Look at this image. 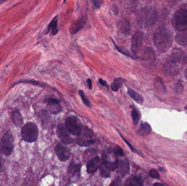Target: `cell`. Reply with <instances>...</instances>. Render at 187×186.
Returning <instances> with one entry per match:
<instances>
[{
	"label": "cell",
	"mask_w": 187,
	"mask_h": 186,
	"mask_svg": "<svg viewBox=\"0 0 187 186\" xmlns=\"http://www.w3.org/2000/svg\"><path fill=\"white\" fill-rule=\"evenodd\" d=\"M143 33L141 31L135 32L132 37L131 43V50L134 55L139 53L142 45Z\"/></svg>",
	"instance_id": "52a82bcc"
},
{
	"label": "cell",
	"mask_w": 187,
	"mask_h": 186,
	"mask_svg": "<svg viewBox=\"0 0 187 186\" xmlns=\"http://www.w3.org/2000/svg\"><path fill=\"white\" fill-rule=\"evenodd\" d=\"M128 93L131 98L133 99L135 101L137 102L138 103L141 104L144 101V99L141 95L131 88H128Z\"/></svg>",
	"instance_id": "cb8c5ba5"
},
{
	"label": "cell",
	"mask_w": 187,
	"mask_h": 186,
	"mask_svg": "<svg viewBox=\"0 0 187 186\" xmlns=\"http://www.w3.org/2000/svg\"><path fill=\"white\" fill-rule=\"evenodd\" d=\"M57 17H54V19L51 20L49 23L47 28L45 30L44 34H48L50 31H51V34L53 35H56L59 32V28L57 27Z\"/></svg>",
	"instance_id": "ac0fdd59"
},
{
	"label": "cell",
	"mask_w": 187,
	"mask_h": 186,
	"mask_svg": "<svg viewBox=\"0 0 187 186\" xmlns=\"http://www.w3.org/2000/svg\"><path fill=\"white\" fill-rule=\"evenodd\" d=\"M176 42L181 45H187V30L179 31L175 36Z\"/></svg>",
	"instance_id": "e0dca14e"
},
{
	"label": "cell",
	"mask_w": 187,
	"mask_h": 186,
	"mask_svg": "<svg viewBox=\"0 0 187 186\" xmlns=\"http://www.w3.org/2000/svg\"><path fill=\"white\" fill-rule=\"evenodd\" d=\"M22 138L28 143H33L36 140L38 135V129L37 125L33 122L26 123L21 131Z\"/></svg>",
	"instance_id": "3957f363"
},
{
	"label": "cell",
	"mask_w": 187,
	"mask_h": 186,
	"mask_svg": "<svg viewBox=\"0 0 187 186\" xmlns=\"http://www.w3.org/2000/svg\"><path fill=\"white\" fill-rule=\"evenodd\" d=\"M93 2L95 7L97 8H100L101 7V6H102V2L100 1L99 0H92Z\"/></svg>",
	"instance_id": "8d00e7d4"
},
{
	"label": "cell",
	"mask_w": 187,
	"mask_h": 186,
	"mask_svg": "<svg viewBox=\"0 0 187 186\" xmlns=\"http://www.w3.org/2000/svg\"><path fill=\"white\" fill-rule=\"evenodd\" d=\"M111 88L114 92H116L118 90L119 87H118V85L116 84V82H114L113 83H112L111 85Z\"/></svg>",
	"instance_id": "74e56055"
},
{
	"label": "cell",
	"mask_w": 187,
	"mask_h": 186,
	"mask_svg": "<svg viewBox=\"0 0 187 186\" xmlns=\"http://www.w3.org/2000/svg\"><path fill=\"white\" fill-rule=\"evenodd\" d=\"M101 166V161L99 157H95L88 161L87 165V170L88 174H93Z\"/></svg>",
	"instance_id": "4fadbf2b"
},
{
	"label": "cell",
	"mask_w": 187,
	"mask_h": 186,
	"mask_svg": "<svg viewBox=\"0 0 187 186\" xmlns=\"http://www.w3.org/2000/svg\"><path fill=\"white\" fill-rule=\"evenodd\" d=\"M99 82L100 84L102 85V86H106V87H108L107 86V82L105 81V80H103L102 79H100L99 80Z\"/></svg>",
	"instance_id": "ab89813d"
},
{
	"label": "cell",
	"mask_w": 187,
	"mask_h": 186,
	"mask_svg": "<svg viewBox=\"0 0 187 186\" xmlns=\"http://www.w3.org/2000/svg\"><path fill=\"white\" fill-rule=\"evenodd\" d=\"M114 153L116 155L120 157H123L124 156V153L122 148L119 146H116L114 148Z\"/></svg>",
	"instance_id": "d6a6232c"
},
{
	"label": "cell",
	"mask_w": 187,
	"mask_h": 186,
	"mask_svg": "<svg viewBox=\"0 0 187 186\" xmlns=\"http://www.w3.org/2000/svg\"><path fill=\"white\" fill-rule=\"evenodd\" d=\"M81 165L80 164L76 163H72L68 168V173L72 176H76L77 174H79L80 170Z\"/></svg>",
	"instance_id": "484cf974"
},
{
	"label": "cell",
	"mask_w": 187,
	"mask_h": 186,
	"mask_svg": "<svg viewBox=\"0 0 187 186\" xmlns=\"http://www.w3.org/2000/svg\"><path fill=\"white\" fill-rule=\"evenodd\" d=\"M65 127L72 135L79 136L82 133V125L76 116H70L66 118Z\"/></svg>",
	"instance_id": "8992f818"
},
{
	"label": "cell",
	"mask_w": 187,
	"mask_h": 186,
	"mask_svg": "<svg viewBox=\"0 0 187 186\" xmlns=\"http://www.w3.org/2000/svg\"><path fill=\"white\" fill-rule=\"evenodd\" d=\"M84 24L85 21L82 18L74 21V22L71 24V26L70 27V33L71 34H77L83 28Z\"/></svg>",
	"instance_id": "2e32d148"
},
{
	"label": "cell",
	"mask_w": 187,
	"mask_h": 186,
	"mask_svg": "<svg viewBox=\"0 0 187 186\" xmlns=\"http://www.w3.org/2000/svg\"><path fill=\"white\" fill-rule=\"evenodd\" d=\"M131 116H132L134 124L136 125L138 124L139 119H140V116H139L138 111L136 110L135 108L133 109L132 112H131Z\"/></svg>",
	"instance_id": "83f0119b"
},
{
	"label": "cell",
	"mask_w": 187,
	"mask_h": 186,
	"mask_svg": "<svg viewBox=\"0 0 187 186\" xmlns=\"http://www.w3.org/2000/svg\"><path fill=\"white\" fill-rule=\"evenodd\" d=\"M154 87L156 88V90L159 91V92L164 93V94L166 93V88L163 82L162 81V79L159 77H157L155 80Z\"/></svg>",
	"instance_id": "d4e9b609"
},
{
	"label": "cell",
	"mask_w": 187,
	"mask_h": 186,
	"mask_svg": "<svg viewBox=\"0 0 187 186\" xmlns=\"http://www.w3.org/2000/svg\"><path fill=\"white\" fill-rule=\"evenodd\" d=\"M87 84H88V87L90 89H91L92 88V82L90 79H89L87 80Z\"/></svg>",
	"instance_id": "b9f144b4"
},
{
	"label": "cell",
	"mask_w": 187,
	"mask_h": 186,
	"mask_svg": "<svg viewBox=\"0 0 187 186\" xmlns=\"http://www.w3.org/2000/svg\"><path fill=\"white\" fill-rule=\"evenodd\" d=\"M156 53L153 48L147 47L145 49L143 53L144 59L154 61L156 59Z\"/></svg>",
	"instance_id": "7402d4cb"
},
{
	"label": "cell",
	"mask_w": 187,
	"mask_h": 186,
	"mask_svg": "<svg viewBox=\"0 0 187 186\" xmlns=\"http://www.w3.org/2000/svg\"><path fill=\"white\" fill-rule=\"evenodd\" d=\"M8 0H0V5L2 4V3L5 2L6 1H7Z\"/></svg>",
	"instance_id": "7bdbcfd3"
},
{
	"label": "cell",
	"mask_w": 187,
	"mask_h": 186,
	"mask_svg": "<svg viewBox=\"0 0 187 186\" xmlns=\"http://www.w3.org/2000/svg\"><path fill=\"white\" fill-rule=\"evenodd\" d=\"M12 120L14 124L18 127H20L23 123V118L20 112L15 110L12 113Z\"/></svg>",
	"instance_id": "44dd1931"
},
{
	"label": "cell",
	"mask_w": 187,
	"mask_h": 186,
	"mask_svg": "<svg viewBox=\"0 0 187 186\" xmlns=\"http://www.w3.org/2000/svg\"><path fill=\"white\" fill-rule=\"evenodd\" d=\"M111 40H112V42L113 43L114 46V47L116 48V50L118 51V52H119L120 53H121V54L124 55L126 56L129 57H130V58H131L132 59H139V57L137 56L136 55H134V54H132L131 53H130L126 49L122 48L121 46H119L118 45H116V44L115 43V42H114L112 38H111Z\"/></svg>",
	"instance_id": "d6986e66"
},
{
	"label": "cell",
	"mask_w": 187,
	"mask_h": 186,
	"mask_svg": "<svg viewBox=\"0 0 187 186\" xmlns=\"http://www.w3.org/2000/svg\"><path fill=\"white\" fill-rule=\"evenodd\" d=\"M176 91L177 93H181L183 90V85L182 84L181 81H179L177 84L176 85L175 88Z\"/></svg>",
	"instance_id": "836d02e7"
},
{
	"label": "cell",
	"mask_w": 187,
	"mask_h": 186,
	"mask_svg": "<svg viewBox=\"0 0 187 186\" xmlns=\"http://www.w3.org/2000/svg\"><path fill=\"white\" fill-rule=\"evenodd\" d=\"M3 170V161L1 157L0 156V172Z\"/></svg>",
	"instance_id": "60d3db41"
},
{
	"label": "cell",
	"mask_w": 187,
	"mask_h": 186,
	"mask_svg": "<svg viewBox=\"0 0 187 186\" xmlns=\"http://www.w3.org/2000/svg\"><path fill=\"white\" fill-rule=\"evenodd\" d=\"M143 182L141 177L137 176H134L129 178L126 182V185L127 186H143Z\"/></svg>",
	"instance_id": "ffe728a7"
},
{
	"label": "cell",
	"mask_w": 187,
	"mask_h": 186,
	"mask_svg": "<svg viewBox=\"0 0 187 186\" xmlns=\"http://www.w3.org/2000/svg\"><path fill=\"white\" fill-rule=\"evenodd\" d=\"M55 151L57 158L62 162H65L70 157V152L68 149L59 143L55 147Z\"/></svg>",
	"instance_id": "30bf717a"
},
{
	"label": "cell",
	"mask_w": 187,
	"mask_h": 186,
	"mask_svg": "<svg viewBox=\"0 0 187 186\" xmlns=\"http://www.w3.org/2000/svg\"><path fill=\"white\" fill-rule=\"evenodd\" d=\"M152 131V128L149 124L146 122H143L141 124V126L137 132V134L141 136H146Z\"/></svg>",
	"instance_id": "603a6c76"
},
{
	"label": "cell",
	"mask_w": 187,
	"mask_h": 186,
	"mask_svg": "<svg viewBox=\"0 0 187 186\" xmlns=\"http://www.w3.org/2000/svg\"><path fill=\"white\" fill-rule=\"evenodd\" d=\"M39 116L41 119V121L43 124H47L48 122L49 121V117L48 114L46 111L42 110L40 111Z\"/></svg>",
	"instance_id": "4316f807"
},
{
	"label": "cell",
	"mask_w": 187,
	"mask_h": 186,
	"mask_svg": "<svg viewBox=\"0 0 187 186\" xmlns=\"http://www.w3.org/2000/svg\"><path fill=\"white\" fill-rule=\"evenodd\" d=\"M110 171L106 167L101 165L100 166V175L103 178H108L110 177Z\"/></svg>",
	"instance_id": "f1b7e54d"
},
{
	"label": "cell",
	"mask_w": 187,
	"mask_h": 186,
	"mask_svg": "<svg viewBox=\"0 0 187 186\" xmlns=\"http://www.w3.org/2000/svg\"><path fill=\"white\" fill-rule=\"evenodd\" d=\"M186 57L184 52L179 48H175L170 55L169 60L178 64L183 63L185 61Z\"/></svg>",
	"instance_id": "8fae6325"
},
{
	"label": "cell",
	"mask_w": 187,
	"mask_h": 186,
	"mask_svg": "<svg viewBox=\"0 0 187 186\" xmlns=\"http://www.w3.org/2000/svg\"><path fill=\"white\" fill-rule=\"evenodd\" d=\"M117 170L120 175L123 176L128 174L130 172V164L127 159L117 161Z\"/></svg>",
	"instance_id": "5bb4252c"
},
{
	"label": "cell",
	"mask_w": 187,
	"mask_h": 186,
	"mask_svg": "<svg viewBox=\"0 0 187 186\" xmlns=\"http://www.w3.org/2000/svg\"><path fill=\"white\" fill-rule=\"evenodd\" d=\"M47 107L51 113L53 114H57L61 112L62 107L60 102L57 99L50 98L47 100Z\"/></svg>",
	"instance_id": "7c38bea8"
},
{
	"label": "cell",
	"mask_w": 187,
	"mask_h": 186,
	"mask_svg": "<svg viewBox=\"0 0 187 186\" xmlns=\"http://www.w3.org/2000/svg\"><path fill=\"white\" fill-rule=\"evenodd\" d=\"M157 13L152 7H147L143 9L139 17V23L143 27H150L156 24Z\"/></svg>",
	"instance_id": "7a4b0ae2"
},
{
	"label": "cell",
	"mask_w": 187,
	"mask_h": 186,
	"mask_svg": "<svg viewBox=\"0 0 187 186\" xmlns=\"http://www.w3.org/2000/svg\"><path fill=\"white\" fill-rule=\"evenodd\" d=\"M163 72L168 75H176L179 72V66L178 63L169 59L164 65Z\"/></svg>",
	"instance_id": "ba28073f"
},
{
	"label": "cell",
	"mask_w": 187,
	"mask_h": 186,
	"mask_svg": "<svg viewBox=\"0 0 187 186\" xmlns=\"http://www.w3.org/2000/svg\"><path fill=\"white\" fill-rule=\"evenodd\" d=\"M153 42L156 48L162 52L170 49L173 43V34L167 28L160 27L156 31L153 36Z\"/></svg>",
	"instance_id": "6da1fadb"
},
{
	"label": "cell",
	"mask_w": 187,
	"mask_h": 186,
	"mask_svg": "<svg viewBox=\"0 0 187 186\" xmlns=\"http://www.w3.org/2000/svg\"><path fill=\"white\" fill-rule=\"evenodd\" d=\"M172 24L173 27L177 31L187 30V9L181 8L173 15Z\"/></svg>",
	"instance_id": "277c9868"
},
{
	"label": "cell",
	"mask_w": 187,
	"mask_h": 186,
	"mask_svg": "<svg viewBox=\"0 0 187 186\" xmlns=\"http://www.w3.org/2000/svg\"><path fill=\"white\" fill-rule=\"evenodd\" d=\"M117 28L120 34L128 35L130 33V24L128 20L125 19H123L118 21L117 23Z\"/></svg>",
	"instance_id": "9a60e30c"
},
{
	"label": "cell",
	"mask_w": 187,
	"mask_h": 186,
	"mask_svg": "<svg viewBox=\"0 0 187 186\" xmlns=\"http://www.w3.org/2000/svg\"><path fill=\"white\" fill-rule=\"evenodd\" d=\"M68 132V130L64 125L60 124L57 126V134L60 140L64 144H70L73 142V140L70 137Z\"/></svg>",
	"instance_id": "9c48e42d"
},
{
	"label": "cell",
	"mask_w": 187,
	"mask_h": 186,
	"mask_svg": "<svg viewBox=\"0 0 187 186\" xmlns=\"http://www.w3.org/2000/svg\"><path fill=\"white\" fill-rule=\"evenodd\" d=\"M95 143V141L93 140H85L78 141V144L82 146H89Z\"/></svg>",
	"instance_id": "4dcf8cb0"
},
{
	"label": "cell",
	"mask_w": 187,
	"mask_h": 186,
	"mask_svg": "<svg viewBox=\"0 0 187 186\" xmlns=\"http://www.w3.org/2000/svg\"><path fill=\"white\" fill-rule=\"evenodd\" d=\"M149 175H150V177L153 178H156V179L159 178V174L156 171V170H154V169L150 170Z\"/></svg>",
	"instance_id": "e575fe53"
},
{
	"label": "cell",
	"mask_w": 187,
	"mask_h": 186,
	"mask_svg": "<svg viewBox=\"0 0 187 186\" xmlns=\"http://www.w3.org/2000/svg\"><path fill=\"white\" fill-rule=\"evenodd\" d=\"M83 134H84V136L87 138H90V137H92L93 135V132L91 131V130L88 129V128H87L86 130H84Z\"/></svg>",
	"instance_id": "d590c367"
},
{
	"label": "cell",
	"mask_w": 187,
	"mask_h": 186,
	"mask_svg": "<svg viewBox=\"0 0 187 186\" xmlns=\"http://www.w3.org/2000/svg\"><path fill=\"white\" fill-rule=\"evenodd\" d=\"M20 82H24V83H28V84H30L34 85H36V86H41V87H44V84L42 83V82H37L34 80H21L19 81L18 82H16L15 84H19Z\"/></svg>",
	"instance_id": "f546056e"
},
{
	"label": "cell",
	"mask_w": 187,
	"mask_h": 186,
	"mask_svg": "<svg viewBox=\"0 0 187 186\" xmlns=\"http://www.w3.org/2000/svg\"><path fill=\"white\" fill-rule=\"evenodd\" d=\"M154 185H160V186H163V184L162 183H156L154 184Z\"/></svg>",
	"instance_id": "f6af8a7d"
},
{
	"label": "cell",
	"mask_w": 187,
	"mask_h": 186,
	"mask_svg": "<svg viewBox=\"0 0 187 186\" xmlns=\"http://www.w3.org/2000/svg\"><path fill=\"white\" fill-rule=\"evenodd\" d=\"M80 97H81V98H82L83 103H84V104L85 105H87L88 107H90V102L88 100V98H87V97L85 96V94L83 92V91H80Z\"/></svg>",
	"instance_id": "1f68e13d"
},
{
	"label": "cell",
	"mask_w": 187,
	"mask_h": 186,
	"mask_svg": "<svg viewBox=\"0 0 187 186\" xmlns=\"http://www.w3.org/2000/svg\"><path fill=\"white\" fill-rule=\"evenodd\" d=\"M14 148V138L10 130H8L1 139L0 151L4 155L9 156L11 153Z\"/></svg>",
	"instance_id": "5b68a950"
},
{
	"label": "cell",
	"mask_w": 187,
	"mask_h": 186,
	"mask_svg": "<svg viewBox=\"0 0 187 186\" xmlns=\"http://www.w3.org/2000/svg\"><path fill=\"white\" fill-rule=\"evenodd\" d=\"M184 74H185V78H186L187 79V68L186 69V70L185 71V73H184Z\"/></svg>",
	"instance_id": "ee69618b"
},
{
	"label": "cell",
	"mask_w": 187,
	"mask_h": 186,
	"mask_svg": "<svg viewBox=\"0 0 187 186\" xmlns=\"http://www.w3.org/2000/svg\"><path fill=\"white\" fill-rule=\"evenodd\" d=\"M119 135H120V136H121V137H122V139H123V140H124V141H125V142H126V143L127 144V145H128V146H129V147L130 148V149H131V151H132L133 152H136V150L134 149H133V147L130 144H129V143H128V141H126V140L124 138V137H123V136H122V134H121V133H120V132H119Z\"/></svg>",
	"instance_id": "f35d334b"
},
{
	"label": "cell",
	"mask_w": 187,
	"mask_h": 186,
	"mask_svg": "<svg viewBox=\"0 0 187 186\" xmlns=\"http://www.w3.org/2000/svg\"><path fill=\"white\" fill-rule=\"evenodd\" d=\"M184 109H186V110H187V106H185V107H184Z\"/></svg>",
	"instance_id": "bcb514c9"
}]
</instances>
